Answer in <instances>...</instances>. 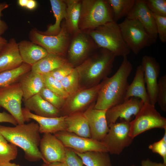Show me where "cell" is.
Instances as JSON below:
<instances>
[{"mask_svg": "<svg viewBox=\"0 0 166 166\" xmlns=\"http://www.w3.org/2000/svg\"><path fill=\"white\" fill-rule=\"evenodd\" d=\"M41 166H66L65 162H55L50 163H44Z\"/></svg>", "mask_w": 166, "mask_h": 166, "instance_id": "bcb514c9", "label": "cell"}, {"mask_svg": "<svg viewBox=\"0 0 166 166\" xmlns=\"http://www.w3.org/2000/svg\"><path fill=\"white\" fill-rule=\"evenodd\" d=\"M42 75L45 87L60 97L66 99L69 97L60 81L55 79L48 73Z\"/></svg>", "mask_w": 166, "mask_h": 166, "instance_id": "d6a6232c", "label": "cell"}, {"mask_svg": "<svg viewBox=\"0 0 166 166\" xmlns=\"http://www.w3.org/2000/svg\"><path fill=\"white\" fill-rule=\"evenodd\" d=\"M116 57L110 51L99 48L76 67L79 77V89L89 88L100 84L111 73Z\"/></svg>", "mask_w": 166, "mask_h": 166, "instance_id": "7a4b0ae2", "label": "cell"}, {"mask_svg": "<svg viewBox=\"0 0 166 166\" xmlns=\"http://www.w3.org/2000/svg\"><path fill=\"white\" fill-rule=\"evenodd\" d=\"M8 142H0V163L10 162L17 156V146Z\"/></svg>", "mask_w": 166, "mask_h": 166, "instance_id": "836d02e7", "label": "cell"}, {"mask_svg": "<svg viewBox=\"0 0 166 166\" xmlns=\"http://www.w3.org/2000/svg\"><path fill=\"white\" fill-rule=\"evenodd\" d=\"M74 151L86 166H112L108 152L89 151L80 153Z\"/></svg>", "mask_w": 166, "mask_h": 166, "instance_id": "f1b7e54d", "label": "cell"}, {"mask_svg": "<svg viewBox=\"0 0 166 166\" xmlns=\"http://www.w3.org/2000/svg\"><path fill=\"white\" fill-rule=\"evenodd\" d=\"M0 133L8 142L23 150L25 158L27 160H43L38 147L41 137L38 123L32 122L14 127L0 125Z\"/></svg>", "mask_w": 166, "mask_h": 166, "instance_id": "3957f363", "label": "cell"}, {"mask_svg": "<svg viewBox=\"0 0 166 166\" xmlns=\"http://www.w3.org/2000/svg\"><path fill=\"white\" fill-rule=\"evenodd\" d=\"M95 103L87 108L83 114L88 122L91 138L101 141L109 129L106 117L107 110L94 109Z\"/></svg>", "mask_w": 166, "mask_h": 166, "instance_id": "e0dca14e", "label": "cell"}, {"mask_svg": "<svg viewBox=\"0 0 166 166\" xmlns=\"http://www.w3.org/2000/svg\"><path fill=\"white\" fill-rule=\"evenodd\" d=\"M7 42L8 41L5 38L0 36V51Z\"/></svg>", "mask_w": 166, "mask_h": 166, "instance_id": "7dc6e473", "label": "cell"}, {"mask_svg": "<svg viewBox=\"0 0 166 166\" xmlns=\"http://www.w3.org/2000/svg\"><path fill=\"white\" fill-rule=\"evenodd\" d=\"M118 25L125 42L136 55L156 42V39L149 34L137 20L126 18Z\"/></svg>", "mask_w": 166, "mask_h": 166, "instance_id": "8992f818", "label": "cell"}, {"mask_svg": "<svg viewBox=\"0 0 166 166\" xmlns=\"http://www.w3.org/2000/svg\"><path fill=\"white\" fill-rule=\"evenodd\" d=\"M130 122L122 121L108 125L109 130L101 141L111 154L120 155L133 141L129 135Z\"/></svg>", "mask_w": 166, "mask_h": 166, "instance_id": "30bf717a", "label": "cell"}, {"mask_svg": "<svg viewBox=\"0 0 166 166\" xmlns=\"http://www.w3.org/2000/svg\"><path fill=\"white\" fill-rule=\"evenodd\" d=\"M23 93L18 82L0 87V107L5 109L17 121L24 124L21 105Z\"/></svg>", "mask_w": 166, "mask_h": 166, "instance_id": "8fae6325", "label": "cell"}, {"mask_svg": "<svg viewBox=\"0 0 166 166\" xmlns=\"http://www.w3.org/2000/svg\"><path fill=\"white\" fill-rule=\"evenodd\" d=\"M74 68L70 64L67 62L62 66L48 73L55 79L60 81L69 74Z\"/></svg>", "mask_w": 166, "mask_h": 166, "instance_id": "ab89813d", "label": "cell"}, {"mask_svg": "<svg viewBox=\"0 0 166 166\" xmlns=\"http://www.w3.org/2000/svg\"><path fill=\"white\" fill-rule=\"evenodd\" d=\"M23 63L18 43L14 38H11L0 51V73L16 69Z\"/></svg>", "mask_w": 166, "mask_h": 166, "instance_id": "ffe728a7", "label": "cell"}, {"mask_svg": "<svg viewBox=\"0 0 166 166\" xmlns=\"http://www.w3.org/2000/svg\"><path fill=\"white\" fill-rule=\"evenodd\" d=\"M144 104L140 99L132 97L107 110L106 117L108 125L116 122L119 118L130 122L132 117L136 116Z\"/></svg>", "mask_w": 166, "mask_h": 166, "instance_id": "2e32d148", "label": "cell"}, {"mask_svg": "<svg viewBox=\"0 0 166 166\" xmlns=\"http://www.w3.org/2000/svg\"><path fill=\"white\" fill-rule=\"evenodd\" d=\"M101 82L92 87L79 89L69 95L60 110L61 116H67L81 111L97 100Z\"/></svg>", "mask_w": 166, "mask_h": 166, "instance_id": "7c38bea8", "label": "cell"}, {"mask_svg": "<svg viewBox=\"0 0 166 166\" xmlns=\"http://www.w3.org/2000/svg\"><path fill=\"white\" fill-rule=\"evenodd\" d=\"M23 101L25 108L36 115L48 117L61 116L60 110L43 99L39 93Z\"/></svg>", "mask_w": 166, "mask_h": 166, "instance_id": "44dd1931", "label": "cell"}, {"mask_svg": "<svg viewBox=\"0 0 166 166\" xmlns=\"http://www.w3.org/2000/svg\"><path fill=\"white\" fill-rule=\"evenodd\" d=\"M67 62L65 56L48 54L32 66V72L41 74L48 73L62 66Z\"/></svg>", "mask_w": 166, "mask_h": 166, "instance_id": "4316f807", "label": "cell"}, {"mask_svg": "<svg viewBox=\"0 0 166 166\" xmlns=\"http://www.w3.org/2000/svg\"><path fill=\"white\" fill-rule=\"evenodd\" d=\"M140 166H166L163 163H157L152 161L149 158L142 160Z\"/></svg>", "mask_w": 166, "mask_h": 166, "instance_id": "ee69618b", "label": "cell"}, {"mask_svg": "<svg viewBox=\"0 0 166 166\" xmlns=\"http://www.w3.org/2000/svg\"><path fill=\"white\" fill-rule=\"evenodd\" d=\"M18 82L23 92V100L39 93L45 87L43 75L31 70L23 74Z\"/></svg>", "mask_w": 166, "mask_h": 166, "instance_id": "7402d4cb", "label": "cell"}, {"mask_svg": "<svg viewBox=\"0 0 166 166\" xmlns=\"http://www.w3.org/2000/svg\"><path fill=\"white\" fill-rule=\"evenodd\" d=\"M157 102L161 110L166 111V75L161 77L158 81Z\"/></svg>", "mask_w": 166, "mask_h": 166, "instance_id": "d590c367", "label": "cell"}, {"mask_svg": "<svg viewBox=\"0 0 166 166\" xmlns=\"http://www.w3.org/2000/svg\"><path fill=\"white\" fill-rule=\"evenodd\" d=\"M164 129L165 132L162 138L149 145L148 148L153 152L159 155L163 158V163L166 164V128Z\"/></svg>", "mask_w": 166, "mask_h": 166, "instance_id": "74e56055", "label": "cell"}, {"mask_svg": "<svg viewBox=\"0 0 166 166\" xmlns=\"http://www.w3.org/2000/svg\"><path fill=\"white\" fill-rule=\"evenodd\" d=\"M60 82L69 96L78 90L79 89V77L77 72L75 68Z\"/></svg>", "mask_w": 166, "mask_h": 166, "instance_id": "1f68e13d", "label": "cell"}, {"mask_svg": "<svg viewBox=\"0 0 166 166\" xmlns=\"http://www.w3.org/2000/svg\"><path fill=\"white\" fill-rule=\"evenodd\" d=\"M132 97L138 98L144 103H149V97L145 87L144 71L141 65L137 67L133 79L128 86L125 100Z\"/></svg>", "mask_w": 166, "mask_h": 166, "instance_id": "cb8c5ba5", "label": "cell"}, {"mask_svg": "<svg viewBox=\"0 0 166 166\" xmlns=\"http://www.w3.org/2000/svg\"><path fill=\"white\" fill-rule=\"evenodd\" d=\"M129 135L134 139L139 134L152 128H166V119L162 116L155 108L149 103L144 104L135 116L130 122Z\"/></svg>", "mask_w": 166, "mask_h": 166, "instance_id": "52a82bcc", "label": "cell"}, {"mask_svg": "<svg viewBox=\"0 0 166 166\" xmlns=\"http://www.w3.org/2000/svg\"><path fill=\"white\" fill-rule=\"evenodd\" d=\"M147 7L152 13L166 17V0H145Z\"/></svg>", "mask_w": 166, "mask_h": 166, "instance_id": "8d00e7d4", "label": "cell"}, {"mask_svg": "<svg viewBox=\"0 0 166 166\" xmlns=\"http://www.w3.org/2000/svg\"><path fill=\"white\" fill-rule=\"evenodd\" d=\"M130 166H136L134 164H132V165H131Z\"/></svg>", "mask_w": 166, "mask_h": 166, "instance_id": "816d5d0a", "label": "cell"}, {"mask_svg": "<svg viewBox=\"0 0 166 166\" xmlns=\"http://www.w3.org/2000/svg\"><path fill=\"white\" fill-rule=\"evenodd\" d=\"M7 122L15 125L18 124V123L15 118L10 114L5 112H0V123Z\"/></svg>", "mask_w": 166, "mask_h": 166, "instance_id": "7bdbcfd3", "label": "cell"}, {"mask_svg": "<svg viewBox=\"0 0 166 166\" xmlns=\"http://www.w3.org/2000/svg\"><path fill=\"white\" fill-rule=\"evenodd\" d=\"M66 5V16L64 19L65 27L71 36L80 30L78 28L81 0H65Z\"/></svg>", "mask_w": 166, "mask_h": 166, "instance_id": "d4e9b609", "label": "cell"}, {"mask_svg": "<svg viewBox=\"0 0 166 166\" xmlns=\"http://www.w3.org/2000/svg\"><path fill=\"white\" fill-rule=\"evenodd\" d=\"M65 122V131L81 136L91 138L88 122L83 112H77L66 116Z\"/></svg>", "mask_w": 166, "mask_h": 166, "instance_id": "484cf974", "label": "cell"}, {"mask_svg": "<svg viewBox=\"0 0 166 166\" xmlns=\"http://www.w3.org/2000/svg\"><path fill=\"white\" fill-rule=\"evenodd\" d=\"M0 142H8L0 133Z\"/></svg>", "mask_w": 166, "mask_h": 166, "instance_id": "f907efd6", "label": "cell"}, {"mask_svg": "<svg viewBox=\"0 0 166 166\" xmlns=\"http://www.w3.org/2000/svg\"><path fill=\"white\" fill-rule=\"evenodd\" d=\"M37 5V2L34 0H28L26 8L30 10L35 9Z\"/></svg>", "mask_w": 166, "mask_h": 166, "instance_id": "f6af8a7d", "label": "cell"}, {"mask_svg": "<svg viewBox=\"0 0 166 166\" xmlns=\"http://www.w3.org/2000/svg\"><path fill=\"white\" fill-rule=\"evenodd\" d=\"M123 58L121 64L115 73L101 81L94 109L107 110L125 100L129 85L128 79L132 67L127 56Z\"/></svg>", "mask_w": 166, "mask_h": 166, "instance_id": "6da1fadb", "label": "cell"}, {"mask_svg": "<svg viewBox=\"0 0 166 166\" xmlns=\"http://www.w3.org/2000/svg\"><path fill=\"white\" fill-rule=\"evenodd\" d=\"M22 110L25 121H29L33 119L37 122L39 126L40 133L54 134L65 130L66 116L56 117H45L36 115L25 108H22Z\"/></svg>", "mask_w": 166, "mask_h": 166, "instance_id": "d6986e66", "label": "cell"}, {"mask_svg": "<svg viewBox=\"0 0 166 166\" xmlns=\"http://www.w3.org/2000/svg\"><path fill=\"white\" fill-rule=\"evenodd\" d=\"M49 2L55 19V22L49 26L45 31H39L45 35L54 36L60 32L61 22L66 17V5L65 0H50Z\"/></svg>", "mask_w": 166, "mask_h": 166, "instance_id": "83f0119b", "label": "cell"}, {"mask_svg": "<svg viewBox=\"0 0 166 166\" xmlns=\"http://www.w3.org/2000/svg\"><path fill=\"white\" fill-rule=\"evenodd\" d=\"M31 65L23 63L16 69L0 73V87L18 82L23 74L31 70Z\"/></svg>", "mask_w": 166, "mask_h": 166, "instance_id": "f546056e", "label": "cell"}, {"mask_svg": "<svg viewBox=\"0 0 166 166\" xmlns=\"http://www.w3.org/2000/svg\"><path fill=\"white\" fill-rule=\"evenodd\" d=\"M113 12L114 21L116 22L127 17L132 9L135 0H107Z\"/></svg>", "mask_w": 166, "mask_h": 166, "instance_id": "4dcf8cb0", "label": "cell"}, {"mask_svg": "<svg viewBox=\"0 0 166 166\" xmlns=\"http://www.w3.org/2000/svg\"><path fill=\"white\" fill-rule=\"evenodd\" d=\"M29 37L31 41L44 48L48 53L65 56L71 36L67 30L64 19L61 30L56 35H45L34 29L30 31Z\"/></svg>", "mask_w": 166, "mask_h": 166, "instance_id": "9c48e42d", "label": "cell"}, {"mask_svg": "<svg viewBox=\"0 0 166 166\" xmlns=\"http://www.w3.org/2000/svg\"><path fill=\"white\" fill-rule=\"evenodd\" d=\"M99 48L88 34L80 30L71 36L65 56L67 62L75 68Z\"/></svg>", "mask_w": 166, "mask_h": 166, "instance_id": "ba28073f", "label": "cell"}, {"mask_svg": "<svg viewBox=\"0 0 166 166\" xmlns=\"http://www.w3.org/2000/svg\"><path fill=\"white\" fill-rule=\"evenodd\" d=\"M152 13L155 19L158 37L161 42L165 43L166 42V17Z\"/></svg>", "mask_w": 166, "mask_h": 166, "instance_id": "f35d334b", "label": "cell"}, {"mask_svg": "<svg viewBox=\"0 0 166 166\" xmlns=\"http://www.w3.org/2000/svg\"><path fill=\"white\" fill-rule=\"evenodd\" d=\"M65 152L64 162L66 166H83L82 160L73 150L66 147Z\"/></svg>", "mask_w": 166, "mask_h": 166, "instance_id": "60d3db41", "label": "cell"}, {"mask_svg": "<svg viewBox=\"0 0 166 166\" xmlns=\"http://www.w3.org/2000/svg\"><path fill=\"white\" fill-rule=\"evenodd\" d=\"M9 6V5L6 2H0V36L5 32L8 28L6 23L1 20V17L2 11L7 8Z\"/></svg>", "mask_w": 166, "mask_h": 166, "instance_id": "b9f144b4", "label": "cell"}, {"mask_svg": "<svg viewBox=\"0 0 166 166\" xmlns=\"http://www.w3.org/2000/svg\"><path fill=\"white\" fill-rule=\"evenodd\" d=\"M53 135L61 141L66 147L79 153L89 151L108 152L106 148L101 141L91 138L81 136L66 131H59Z\"/></svg>", "mask_w": 166, "mask_h": 166, "instance_id": "4fadbf2b", "label": "cell"}, {"mask_svg": "<svg viewBox=\"0 0 166 166\" xmlns=\"http://www.w3.org/2000/svg\"><path fill=\"white\" fill-rule=\"evenodd\" d=\"M0 166H21L14 163L9 162L0 163Z\"/></svg>", "mask_w": 166, "mask_h": 166, "instance_id": "c3c4849f", "label": "cell"}, {"mask_svg": "<svg viewBox=\"0 0 166 166\" xmlns=\"http://www.w3.org/2000/svg\"><path fill=\"white\" fill-rule=\"evenodd\" d=\"M18 46L23 63L31 66L48 54L44 48L31 41H21Z\"/></svg>", "mask_w": 166, "mask_h": 166, "instance_id": "603a6c76", "label": "cell"}, {"mask_svg": "<svg viewBox=\"0 0 166 166\" xmlns=\"http://www.w3.org/2000/svg\"><path fill=\"white\" fill-rule=\"evenodd\" d=\"M141 65L144 71L149 103L155 106L157 103L158 86L157 79L160 71V64L154 57L144 55L142 58Z\"/></svg>", "mask_w": 166, "mask_h": 166, "instance_id": "9a60e30c", "label": "cell"}, {"mask_svg": "<svg viewBox=\"0 0 166 166\" xmlns=\"http://www.w3.org/2000/svg\"><path fill=\"white\" fill-rule=\"evenodd\" d=\"M28 1V0H18V4L20 6L26 8Z\"/></svg>", "mask_w": 166, "mask_h": 166, "instance_id": "681fc988", "label": "cell"}, {"mask_svg": "<svg viewBox=\"0 0 166 166\" xmlns=\"http://www.w3.org/2000/svg\"><path fill=\"white\" fill-rule=\"evenodd\" d=\"M126 18L137 20L150 35L157 39L158 36L155 19L145 0H135L133 6Z\"/></svg>", "mask_w": 166, "mask_h": 166, "instance_id": "ac0fdd59", "label": "cell"}, {"mask_svg": "<svg viewBox=\"0 0 166 166\" xmlns=\"http://www.w3.org/2000/svg\"><path fill=\"white\" fill-rule=\"evenodd\" d=\"M114 21L111 8L107 0H82L78 28L87 31Z\"/></svg>", "mask_w": 166, "mask_h": 166, "instance_id": "5b68a950", "label": "cell"}, {"mask_svg": "<svg viewBox=\"0 0 166 166\" xmlns=\"http://www.w3.org/2000/svg\"><path fill=\"white\" fill-rule=\"evenodd\" d=\"M85 32L99 48L110 51L116 57L127 56L131 51L123 39L118 24L114 21Z\"/></svg>", "mask_w": 166, "mask_h": 166, "instance_id": "277c9868", "label": "cell"}, {"mask_svg": "<svg viewBox=\"0 0 166 166\" xmlns=\"http://www.w3.org/2000/svg\"><path fill=\"white\" fill-rule=\"evenodd\" d=\"M65 148L61 141L53 134L44 133L41 138L39 149L44 163L64 162Z\"/></svg>", "mask_w": 166, "mask_h": 166, "instance_id": "5bb4252c", "label": "cell"}, {"mask_svg": "<svg viewBox=\"0 0 166 166\" xmlns=\"http://www.w3.org/2000/svg\"><path fill=\"white\" fill-rule=\"evenodd\" d=\"M41 97L60 110L65 104V99L58 96L45 87L39 93Z\"/></svg>", "mask_w": 166, "mask_h": 166, "instance_id": "e575fe53", "label": "cell"}]
</instances>
